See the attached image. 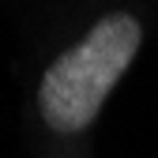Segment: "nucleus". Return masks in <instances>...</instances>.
Here are the masks:
<instances>
[{"mask_svg":"<svg viewBox=\"0 0 158 158\" xmlns=\"http://www.w3.org/2000/svg\"><path fill=\"white\" fill-rule=\"evenodd\" d=\"M139 45H143V27L135 15L113 11L98 19L75 45H68L45 68L38 83L42 121L60 135H75L87 124H94L106 98L132 68Z\"/></svg>","mask_w":158,"mask_h":158,"instance_id":"nucleus-1","label":"nucleus"}]
</instances>
